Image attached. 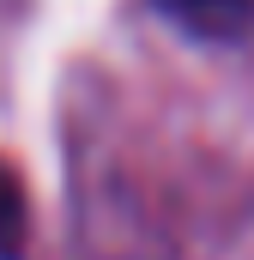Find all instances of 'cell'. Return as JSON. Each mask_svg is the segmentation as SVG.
Here are the masks:
<instances>
[{
  "label": "cell",
  "instance_id": "1",
  "mask_svg": "<svg viewBox=\"0 0 254 260\" xmlns=\"http://www.w3.org/2000/svg\"><path fill=\"white\" fill-rule=\"evenodd\" d=\"M157 6L200 37H236L254 18V0H157Z\"/></svg>",
  "mask_w": 254,
  "mask_h": 260
},
{
  "label": "cell",
  "instance_id": "2",
  "mask_svg": "<svg viewBox=\"0 0 254 260\" xmlns=\"http://www.w3.org/2000/svg\"><path fill=\"white\" fill-rule=\"evenodd\" d=\"M24 236H30V206L18 176L0 164V260H24Z\"/></svg>",
  "mask_w": 254,
  "mask_h": 260
}]
</instances>
